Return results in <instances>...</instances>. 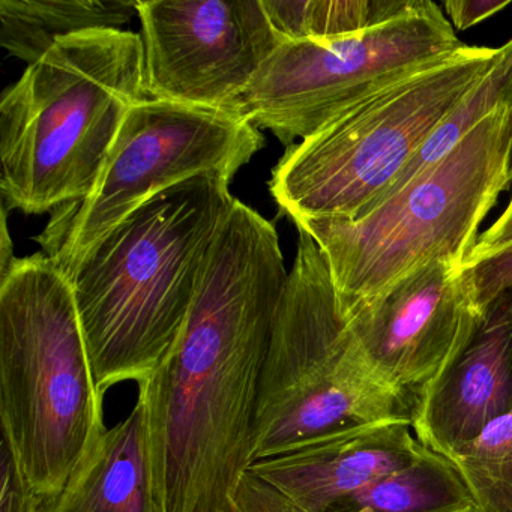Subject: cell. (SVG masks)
Returning <instances> with one entry per match:
<instances>
[{
    "label": "cell",
    "instance_id": "cell-1",
    "mask_svg": "<svg viewBox=\"0 0 512 512\" xmlns=\"http://www.w3.org/2000/svg\"><path fill=\"white\" fill-rule=\"evenodd\" d=\"M287 278L274 224L235 199L175 349L137 383L158 512H235Z\"/></svg>",
    "mask_w": 512,
    "mask_h": 512
},
{
    "label": "cell",
    "instance_id": "cell-2",
    "mask_svg": "<svg viewBox=\"0 0 512 512\" xmlns=\"http://www.w3.org/2000/svg\"><path fill=\"white\" fill-rule=\"evenodd\" d=\"M230 182L208 172L161 191L65 274L103 394L118 383L143 382L175 349L235 202Z\"/></svg>",
    "mask_w": 512,
    "mask_h": 512
},
{
    "label": "cell",
    "instance_id": "cell-3",
    "mask_svg": "<svg viewBox=\"0 0 512 512\" xmlns=\"http://www.w3.org/2000/svg\"><path fill=\"white\" fill-rule=\"evenodd\" d=\"M148 100L140 34L91 31L58 41L0 103V193L46 214L94 190L130 110Z\"/></svg>",
    "mask_w": 512,
    "mask_h": 512
},
{
    "label": "cell",
    "instance_id": "cell-4",
    "mask_svg": "<svg viewBox=\"0 0 512 512\" xmlns=\"http://www.w3.org/2000/svg\"><path fill=\"white\" fill-rule=\"evenodd\" d=\"M73 287L44 253L0 280V422L26 481L52 502L107 430Z\"/></svg>",
    "mask_w": 512,
    "mask_h": 512
},
{
    "label": "cell",
    "instance_id": "cell-5",
    "mask_svg": "<svg viewBox=\"0 0 512 512\" xmlns=\"http://www.w3.org/2000/svg\"><path fill=\"white\" fill-rule=\"evenodd\" d=\"M512 106L358 220H301L322 251L344 319L433 262L463 266L479 227L511 185Z\"/></svg>",
    "mask_w": 512,
    "mask_h": 512
},
{
    "label": "cell",
    "instance_id": "cell-6",
    "mask_svg": "<svg viewBox=\"0 0 512 512\" xmlns=\"http://www.w3.org/2000/svg\"><path fill=\"white\" fill-rule=\"evenodd\" d=\"M499 50L463 46L289 146L269 181L281 214L293 221H353L376 208L434 131L493 67Z\"/></svg>",
    "mask_w": 512,
    "mask_h": 512
},
{
    "label": "cell",
    "instance_id": "cell-7",
    "mask_svg": "<svg viewBox=\"0 0 512 512\" xmlns=\"http://www.w3.org/2000/svg\"><path fill=\"white\" fill-rule=\"evenodd\" d=\"M260 374L251 463L358 425L413 424L415 410L374 379L338 308L322 251L298 229Z\"/></svg>",
    "mask_w": 512,
    "mask_h": 512
},
{
    "label": "cell",
    "instance_id": "cell-8",
    "mask_svg": "<svg viewBox=\"0 0 512 512\" xmlns=\"http://www.w3.org/2000/svg\"><path fill=\"white\" fill-rule=\"evenodd\" d=\"M464 44L439 5L412 0L403 13L331 41H283L233 112L287 148L374 92L452 55Z\"/></svg>",
    "mask_w": 512,
    "mask_h": 512
},
{
    "label": "cell",
    "instance_id": "cell-9",
    "mask_svg": "<svg viewBox=\"0 0 512 512\" xmlns=\"http://www.w3.org/2000/svg\"><path fill=\"white\" fill-rule=\"evenodd\" d=\"M265 146L238 113L148 100L125 118L94 190L56 209L37 241L65 274L128 215L202 173L233 176Z\"/></svg>",
    "mask_w": 512,
    "mask_h": 512
},
{
    "label": "cell",
    "instance_id": "cell-10",
    "mask_svg": "<svg viewBox=\"0 0 512 512\" xmlns=\"http://www.w3.org/2000/svg\"><path fill=\"white\" fill-rule=\"evenodd\" d=\"M151 100L233 112L280 46L262 0H137Z\"/></svg>",
    "mask_w": 512,
    "mask_h": 512
},
{
    "label": "cell",
    "instance_id": "cell-11",
    "mask_svg": "<svg viewBox=\"0 0 512 512\" xmlns=\"http://www.w3.org/2000/svg\"><path fill=\"white\" fill-rule=\"evenodd\" d=\"M346 320L365 367L416 415L425 395L472 340L482 313L463 266L433 262Z\"/></svg>",
    "mask_w": 512,
    "mask_h": 512
},
{
    "label": "cell",
    "instance_id": "cell-12",
    "mask_svg": "<svg viewBox=\"0 0 512 512\" xmlns=\"http://www.w3.org/2000/svg\"><path fill=\"white\" fill-rule=\"evenodd\" d=\"M425 449L404 422L335 431L251 463L236 490L235 512H326L347 494L418 460Z\"/></svg>",
    "mask_w": 512,
    "mask_h": 512
},
{
    "label": "cell",
    "instance_id": "cell-13",
    "mask_svg": "<svg viewBox=\"0 0 512 512\" xmlns=\"http://www.w3.org/2000/svg\"><path fill=\"white\" fill-rule=\"evenodd\" d=\"M512 410V290L482 311L475 335L416 410V439L449 458Z\"/></svg>",
    "mask_w": 512,
    "mask_h": 512
},
{
    "label": "cell",
    "instance_id": "cell-14",
    "mask_svg": "<svg viewBox=\"0 0 512 512\" xmlns=\"http://www.w3.org/2000/svg\"><path fill=\"white\" fill-rule=\"evenodd\" d=\"M47 512H158L143 404L104 431Z\"/></svg>",
    "mask_w": 512,
    "mask_h": 512
},
{
    "label": "cell",
    "instance_id": "cell-15",
    "mask_svg": "<svg viewBox=\"0 0 512 512\" xmlns=\"http://www.w3.org/2000/svg\"><path fill=\"white\" fill-rule=\"evenodd\" d=\"M137 0H0V41L32 65L58 41L91 31H122Z\"/></svg>",
    "mask_w": 512,
    "mask_h": 512
},
{
    "label": "cell",
    "instance_id": "cell-16",
    "mask_svg": "<svg viewBox=\"0 0 512 512\" xmlns=\"http://www.w3.org/2000/svg\"><path fill=\"white\" fill-rule=\"evenodd\" d=\"M326 512H476L475 503L449 458L424 454L365 484Z\"/></svg>",
    "mask_w": 512,
    "mask_h": 512
},
{
    "label": "cell",
    "instance_id": "cell-17",
    "mask_svg": "<svg viewBox=\"0 0 512 512\" xmlns=\"http://www.w3.org/2000/svg\"><path fill=\"white\" fill-rule=\"evenodd\" d=\"M262 4L283 43L359 34L403 13L412 0H262Z\"/></svg>",
    "mask_w": 512,
    "mask_h": 512
},
{
    "label": "cell",
    "instance_id": "cell-18",
    "mask_svg": "<svg viewBox=\"0 0 512 512\" xmlns=\"http://www.w3.org/2000/svg\"><path fill=\"white\" fill-rule=\"evenodd\" d=\"M508 106H512V40L500 47L493 67L434 131L433 136L398 176L385 199L400 190L419 172L442 160L491 113Z\"/></svg>",
    "mask_w": 512,
    "mask_h": 512
},
{
    "label": "cell",
    "instance_id": "cell-19",
    "mask_svg": "<svg viewBox=\"0 0 512 512\" xmlns=\"http://www.w3.org/2000/svg\"><path fill=\"white\" fill-rule=\"evenodd\" d=\"M476 512H512V410L449 457Z\"/></svg>",
    "mask_w": 512,
    "mask_h": 512
},
{
    "label": "cell",
    "instance_id": "cell-20",
    "mask_svg": "<svg viewBox=\"0 0 512 512\" xmlns=\"http://www.w3.org/2000/svg\"><path fill=\"white\" fill-rule=\"evenodd\" d=\"M463 271L476 307L482 313L500 293L512 290V244L469 257Z\"/></svg>",
    "mask_w": 512,
    "mask_h": 512
},
{
    "label": "cell",
    "instance_id": "cell-21",
    "mask_svg": "<svg viewBox=\"0 0 512 512\" xmlns=\"http://www.w3.org/2000/svg\"><path fill=\"white\" fill-rule=\"evenodd\" d=\"M49 502L26 481L8 443H0V512H47Z\"/></svg>",
    "mask_w": 512,
    "mask_h": 512
},
{
    "label": "cell",
    "instance_id": "cell-22",
    "mask_svg": "<svg viewBox=\"0 0 512 512\" xmlns=\"http://www.w3.org/2000/svg\"><path fill=\"white\" fill-rule=\"evenodd\" d=\"M509 5H511L509 0L506 2H499V0H449L443 7H445L454 29L467 31Z\"/></svg>",
    "mask_w": 512,
    "mask_h": 512
},
{
    "label": "cell",
    "instance_id": "cell-23",
    "mask_svg": "<svg viewBox=\"0 0 512 512\" xmlns=\"http://www.w3.org/2000/svg\"><path fill=\"white\" fill-rule=\"evenodd\" d=\"M512 244V197L509 200L503 214L497 218L496 223L487 229V232L479 235L475 247L470 251L469 257L479 256V254L488 253V251L499 250ZM467 257V259H469Z\"/></svg>",
    "mask_w": 512,
    "mask_h": 512
},
{
    "label": "cell",
    "instance_id": "cell-24",
    "mask_svg": "<svg viewBox=\"0 0 512 512\" xmlns=\"http://www.w3.org/2000/svg\"><path fill=\"white\" fill-rule=\"evenodd\" d=\"M7 206L2 203V236H0V280L7 277L8 272L13 268L16 257H14L13 241L10 238L7 224Z\"/></svg>",
    "mask_w": 512,
    "mask_h": 512
},
{
    "label": "cell",
    "instance_id": "cell-25",
    "mask_svg": "<svg viewBox=\"0 0 512 512\" xmlns=\"http://www.w3.org/2000/svg\"><path fill=\"white\" fill-rule=\"evenodd\" d=\"M509 179H511V187H512V148L511 155H509ZM512 197V194H511Z\"/></svg>",
    "mask_w": 512,
    "mask_h": 512
}]
</instances>
